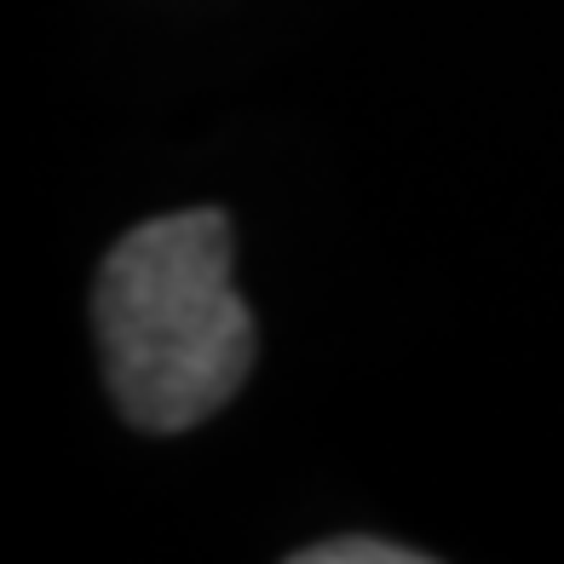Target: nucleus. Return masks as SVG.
I'll use <instances>...</instances> for the list:
<instances>
[{"label":"nucleus","instance_id":"f257e3e1","mask_svg":"<svg viewBox=\"0 0 564 564\" xmlns=\"http://www.w3.org/2000/svg\"><path fill=\"white\" fill-rule=\"evenodd\" d=\"M105 380L144 432H191L242 392L253 312L230 282V225L214 208L150 219L110 248L93 294Z\"/></svg>","mask_w":564,"mask_h":564},{"label":"nucleus","instance_id":"f03ea898","mask_svg":"<svg viewBox=\"0 0 564 564\" xmlns=\"http://www.w3.org/2000/svg\"><path fill=\"white\" fill-rule=\"evenodd\" d=\"M294 564H426V553L380 542V535H335V542H317L294 553Z\"/></svg>","mask_w":564,"mask_h":564}]
</instances>
